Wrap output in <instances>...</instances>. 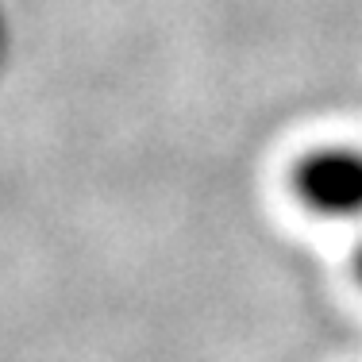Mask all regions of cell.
I'll return each instance as SVG.
<instances>
[{
  "label": "cell",
  "instance_id": "1",
  "mask_svg": "<svg viewBox=\"0 0 362 362\" xmlns=\"http://www.w3.org/2000/svg\"><path fill=\"white\" fill-rule=\"evenodd\" d=\"M293 193L324 220L362 216V146H320L293 166Z\"/></svg>",
  "mask_w": 362,
  "mask_h": 362
},
{
  "label": "cell",
  "instance_id": "2",
  "mask_svg": "<svg viewBox=\"0 0 362 362\" xmlns=\"http://www.w3.org/2000/svg\"><path fill=\"white\" fill-rule=\"evenodd\" d=\"M355 278H358V286H362V243H358V251H355Z\"/></svg>",
  "mask_w": 362,
  "mask_h": 362
}]
</instances>
